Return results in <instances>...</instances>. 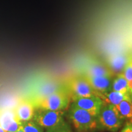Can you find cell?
<instances>
[{"label":"cell","mask_w":132,"mask_h":132,"mask_svg":"<svg viewBox=\"0 0 132 132\" xmlns=\"http://www.w3.org/2000/svg\"><path fill=\"white\" fill-rule=\"evenodd\" d=\"M59 91H67L65 85L61 82L51 78L39 79L29 87L26 98L32 101Z\"/></svg>","instance_id":"6da1fadb"},{"label":"cell","mask_w":132,"mask_h":132,"mask_svg":"<svg viewBox=\"0 0 132 132\" xmlns=\"http://www.w3.org/2000/svg\"><path fill=\"white\" fill-rule=\"evenodd\" d=\"M69 118L78 132L94 131L98 128L97 116L71 104Z\"/></svg>","instance_id":"7a4b0ae2"},{"label":"cell","mask_w":132,"mask_h":132,"mask_svg":"<svg viewBox=\"0 0 132 132\" xmlns=\"http://www.w3.org/2000/svg\"><path fill=\"white\" fill-rule=\"evenodd\" d=\"M98 128L116 132L122 127L125 120L120 116L114 105L104 103L97 117Z\"/></svg>","instance_id":"3957f363"},{"label":"cell","mask_w":132,"mask_h":132,"mask_svg":"<svg viewBox=\"0 0 132 132\" xmlns=\"http://www.w3.org/2000/svg\"><path fill=\"white\" fill-rule=\"evenodd\" d=\"M31 102L36 109L65 111L70 106L71 100L67 91H59Z\"/></svg>","instance_id":"277c9868"},{"label":"cell","mask_w":132,"mask_h":132,"mask_svg":"<svg viewBox=\"0 0 132 132\" xmlns=\"http://www.w3.org/2000/svg\"><path fill=\"white\" fill-rule=\"evenodd\" d=\"M64 85L70 100L76 97L98 96V94L92 88L85 77H73Z\"/></svg>","instance_id":"5b68a950"},{"label":"cell","mask_w":132,"mask_h":132,"mask_svg":"<svg viewBox=\"0 0 132 132\" xmlns=\"http://www.w3.org/2000/svg\"><path fill=\"white\" fill-rule=\"evenodd\" d=\"M64 113L65 111H52L35 108L32 120L46 130L65 121Z\"/></svg>","instance_id":"8992f818"},{"label":"cell","mask_w":132,"mask_h":132,"mask_svg":"<svg viewBox=\"0 0 132 132\" xmlns=\"http://www.w3.org/2000/svg\"><path fill=\"white\" fill-rule=\"evenodd\" d=\"M71 102L72 105L97 117L104 105L102 99L98 96L76 97L71 99Z\"/></svg>","instance_id":"52a82bcc"},{"label":"cell","mask_w":132,"mask_h":132,"mask_svg":"<svg viewBox=\"0 0 132 132\" xmlns=\"http://www.w3.org/2000/svg\"><path fill=\"white\" fill-rule=\"evenodd\" d=\"M0 126L6 132H16L21 127V122L16 118L14 110H0Z\"/></svg>","instance_id":"ba28073f"},{"label":"cell","mask_w":132,"mask_h":132,"mask_svg":"<svg viewBox=\"0 0 132 132\" xmlns=\"http://www.w3.org/2000/svg\"><path fill=\"white\" fill-rule=\"evenodd\" d=\"M16 118L21 122L29 121L32 119L35 108L29 99H21L14 110Z\"/></svg>","instance_id":"9c48e42d"},{"label":"cell","mask_w":132,"mask_h":132,"mask_svg":"<svg viewBox=\"0 0 132 132\" xmlns=\"http://www.w3.org/2000/svg\"><path fill=\"white\" fill-rule=\"evenodd\" d=\"M92 88L99 94H104L111 90L112 76L88 77L84 76Z\"/></svg>","instance_id":"30bf717a"},{"label":"cell","mask_w":132,"mask_h":132,"mask_svg":"<svg viewBox=\"0 0 132 132\" xmlns=\"http://www.w3.org/2000/svg\"><path fill=\"white\" fill-rule=\"evenodd\" d=\"M128 59L129 57L123 53L114 54L108 59V68L113 74L114 73L117 75L122 73Z\"/></svg>","instance_id":"8fae6325"},{"label":"cell","mask_w":132,"mask_h":132,"mask_svg":"<svg viewBox=\"0 0 132 132\" xmlns=\"http://www.w3.org/2000/svg\"><path fill=\"white\" fill-rule=\"evenodd\" d=\"M85 77H98L103 76H113L108 67L98 62H92L85 68Z\"/></svg>","instance_id":"7c38bea8"},{"label":"cell","mask_w":132,"mask_h":132,"mask_svg":"<svg viewBox=\"0 0 132 132\" xmlns=\"http://www.w3.org/2000/svg\"><path fill=\"white\" fill-rule=\"evenodd\" d=\"M98 97L102 99L104 103L111 104L115 106H118L120 102L125 99L131 98L130 94H125L112 90L104 94H99Z\"/></svg>","instance_id":"4fadbf2b"},{"label":"cell","mask_w":132,"mask_h":132,"mask_svg":"<svg viewBox=\"0 0 132 132\" xmlns=\"http://www.w3.org/2000/svg\"><path fill=\"white\" fill-rule=\"evenodd\" d=\"M116 107L120 116L124 120L132 124V102L131 98L122 101Z\"/></svg>","instance_id":"5bb4252c"},{"label":"cell","mask_w":132,"mask_h":132,"mask_svg":"<svg viewBox=\"0 0 132 132\" xmlns=\"http://www.w3.org/2000/svg\"><path fill=\"white\" fill-rule=\"evenodd\" d=\"M111 90L125 94H130V90L128 81L123 77L122 73L117 75L116 77L113 80Z\"/></svg>","instance_id":"9a60e30c"},{"label":"cell","mask_w":132,"mask_h":132,"mask_svg":"<svg viewBox=\"0 0 132 132\" xmlns=\"http://www.w3.org/2000/svg\"><path fill=\"white\" fill-rule=\"evenodd\" d=\"M21 127L24 132H44V129L33 120L21 122Z\"/></svg>","instance_id":"2e32d148"},{"label":"cell","mask_w":132,"mask_h":132,"mask_svg":"<svg viewBox=\"0 0 132 132\" xmlns=\"http://www.w3.org/2000/svg\"><path fill=\"white\" fill-rule=\"evenodd\" d=\"M122 73L128 81L130 90H132V56L129 57Z\"/></svg>","instance_id":"e0dca14e"},{"label":"cell","mask_w":132,"mask_h":132,"mask_svg":"<svg viewBox=\"0 0 132 132\" xmlns=\"http://www.w3.org/2000/svg\"><path fill=\"white\" fill-rule=\"evenodd\" d=\"M45 132H72V130L69 123L65 120L56 126L46 129Z\"/></svg>","instance_id":"ac0fdd59"},{"label":"cell","mask_w":132,"mask_h":132,"mask_svg":"<svg viewBox=\"0 0 132 132\" xmlns=\"http://www.w3.org/2000/svg\"><path fill=\"white\" fill-rule=\"evenodd\" d=\"M120 132H132V124L130 122H127L124 125Z\"/></svg>","instance_id":"d6986e66"},{"label":"cell","mask_w":132,"mask_h":132,"mask_svg":"<svg viewBox=\"0 0 132 132\" xmlns=\"http://www.w3.org/2000/svg\"><path fill=\"white\" fill-rule=\"evenodd\" d=\"M16 132H24V131H23V128H22V127H20V128H19V130H17V131H16Z\"/></svg>","instance_id":"ffe728a7"},{"label":"cell","mask_w":132,"mask_h":132,"mask_svg":"<svg viewBox=\"0 0 132 132\" xmlns=\"http://www.w3.org/2000/svg\"><path fill=\"white\" fill-rule=\"evenodd\" d=\"M0 132H6L1 126H0Z\"/></svg>","instance_id":"44dd1931"},{"label":"cell","mask_w":132,"mask_h":132,"mask_svg":"<svg viewBox=\"0 0 132 132\" xmlns=\"http://www.w3.org/2000/svg\"><path fill=\"white\" fill-rule=\"evenodd\" d=\"M130 97H131V100L132 102V90H130Z\"/></svg>","instance_id":"7402d4cb"}]
</instances>
